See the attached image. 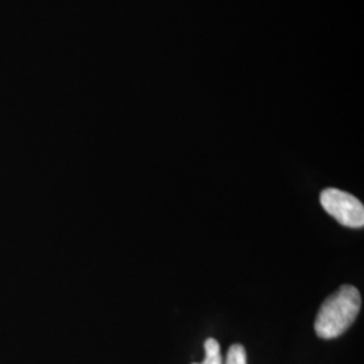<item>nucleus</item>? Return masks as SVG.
Returning <instances> with one entry per match:
<instances>
[{
  "mask_svg": "<svg viewBox=\"0 0 364 364\" xmlns=\"http://www.w3.org/2000/svg\"><path fill=\"white\" fill-rule=\"evenodd\" d=\"M362 308V297L356 287L343 285L323 302L314 321V331L321 338L341 336L356 320Z\"/></svg>",
  "mask_w": 364,
  "mask_h": 364,
  "instance_id": "obj_1",
  "label": "nucleus"
},
{
  "mask_svg": "<svg viewBox=\"0 0 364 364\" xmlns=\"http://www.w3.org/2000/svg\"><path fill=\"white\" fill-rule=\"evenodd\" d=\"M320 203L326 213H329L341 225L348 228H362L364 225V207L355 196L336 188H328L321 192Z\"/></svg>",
  "mask_w": 364,
  "mask_h": 364,
  "instance_id": "obj_2",
  "label": "nucleus"
},
{
  "mask_svg": "<svg viewBox=\"0 0 364 364\" xmlns=\"http://www.w3.org/2000/svg\"><path fill=\"white\" fill-rule=\"evenodd\" d=\"M204 348H205V359H204L203 363L200 364H223L220 344L218 343V340L207 338L205 344H204Z\"/></svg>",
  "mask_w": 364,
  "mask_h": 364,
  "instance_id": "obj_3",
  "label": "nucleus"
},
{
  "mask_svg": "<svg viewBox=\"0 0 364 364\" xmlns=\"http://www.w3.org/2000/svg\"><path fill=\"white\" fill-rule=\"evenodd\" d=\"M224 364H247V355L243 346L234 344L227 353Z\"/></svg>",
  "mask_w": 364,
  "mask_h": 364,
  "instance_id": "obj_4",
  "label": "nucleus"
}]
</instances>
